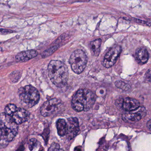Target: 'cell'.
<instances>
[{
	"label": "cell",
	"instance_id": "obj_15",
	"mask_svg": "<svg viewBox=\"0 0 151 151\" xmlns=\"http://www.w3.org/2000/svg\"><path fill=\"white\" fill-rule=\"evenodd\" d=\"M101 42V40L99 39L92 41L90 44V47L91 52L92 54L94 56H98L99 54Z\"/></svg>",
	"mask_w": 151,
	"mask_h": 151
},
{
	"label": "cell",
	"instance_id": "obj_14",
	"mask_svg": "<svg viewBox=\"0 0 151 151\" xmlns=\"http://www.w3.org/2000/svg\"><path fill=\"white\" fill-rule=\"evenodd\" d=\"M136 57L139 63L142 64H145L148 61L149 54L145 48L140 47L136 51Z\"/></svg>",
	"mask_w": 151,
	"mask_h": 151
},
{
	"label": "cell",
	"instance_id": "obj_20",
	"mask_svg": "<svg viewBox=\"0 0 151 151\" xmlns=\"http://www.w3.org/2000/svg\"><path fill=\"white\" fill-rule=\"evenodd\" d=\"M146 78L149 82H151V69L148 70L145 74Z\"/></svg>",
	"mask_w": 151,
	"mask_h": 151
},
{
	"label": "cell",
	"instance_id": "obj_3",
	"mask_svg": "<svg viewBox=\"0 0 151 151\" xmlns=\"http://www.w3.org/2000/svg\"><path fill=\"white\" fill-rule=\"evenodd\" d=\"M48 74L52 83L57 87H63L67 84L69 73L66 64L59 60H52L48 66Z\"/></svg>",
	"mask_w": 151,
	"mask_h": 151
},
{
	"label": "cell",
	"instance_id": "obj_19",
	"mask_svg": "<svg viewBox=\"0 0 151 151\" xmlns=\"http://www.w3.org/2000/svg\"><path fill=\"white\" fill-rule=\"evenodd\" d=\"M38 143L39 142L36 139L32 138L30 139L29 142V147L31 151H32L35 147L37 146Z\"/></svg>",
	"mask_w": 151,
	"mask_h": 151
},
{
	"label": "cell",
	"instance_id": "obj_9",
	"mask_svg": "<svg viewBox=\"0 0 151 151\" xmlns=\"http://www.w3.org/2000/svg\"><path fill=\"white\" fill-rule=\"evenodd\" d=\"M68 132L66 135L69 140H71L78 134L79 131V123L76 117H70L67 119Z\"/></svg>",
	"mask_w": 151,
	"mask_h": 151
},
{
	"label": "cell",
	"instance_id": "obj_4",
	"mask_svg": "<svg viewBox=\"0 0 151 151\" xmlns=\"http://www.w3.org/2000/svg\"><path fill=\"white\" fill-rule=\"evenodd\" d=\"M18 95L23 106L30 108L39 101L40 96L38 90L32 86L27 85L19 89Z\"/></svg>",
	"mask_w": 151,
	"mask_h": 151
},
{
	"label": "cell",
	"instance_id": "obj_12",
	"mask_svg": "<svg viewBox=\"0 0 151 151\" xmlns=\"http://www.w3.org/2000/svg\"><path fill=\"white\" fill-rule=\"evenodd\" d=\"M140 104L139 101L132 98H125L123 101V108L127 112L135 110L138 108Z\"/></svg>",
	"mask_w": 151,
	"mask_h": 151
},
{
	"label": "cell",
	"instance_id": "obj_5",
	"mask_svg": "<svg viewBox=\"0 0 151 151\" xmlns=\"http://www.w3.org/2000/svg\"><path fill=\"white\" fill-rule=\"evenodd\" d=\"M87 63V57L85 52L78 49L70 55L69 63L72 70L76 74L82 73L85 68Z\"/></svg>",
	"mask_w": 151,
	"mask_h": 151
},
{
	"label": "cell",
	"instance_id": "obj_1",
	"mask_svg": "<svg viewBox=\"0 0 151 151\" xmlns=\"http://www.w3.org/2000/svg\"><path fill=\"white\" fill-rule=\"evenodd\" d=\"M0 119V144L1 147H5L17 135L18 126L13 121L11 116L7 115L5 113L1 114Z\"/></svg>",
	"mask_w": 151,
	"mask_h": 151
},
{
	"label": "cell",
	"instance_id": "obj_8",
	"mask_svg": "<svg viewBox=\"0 0 151 151\" xmlns=\"http://www.w3.org/2000/svg\"><path fill=\"white\" fill-rule=\"evenodd\" d=\"M61 102V100L56 98L45 101L40 107V114L45 117L52 115L57 109L58 106L60 105Z\"/></svg>",
	"mask_w": 151,
	"mask_h": 151
},
{
	"label": "cell",
	"instance_id": "obj_17",
	"mask_svg": "<svg viewBox=\"0 0 151 151\" xmlns=\"http://www.w3.org/2000/svg\"><path fill=\"white\" fill-rule=\"evenodd\" d=\"M115 84L118 88L122 89L124 91H127L129 89V85L125 83L122 81H117L116 83Z\"/></svg>",
	"mask_w": 151,
	"mask_h": 151
},
{
	"label": "cell",
	"instance_id": "obj_6",
	"mask_svg": "<svg viewBox=\"0 0 151 151\" xmlns=\"http://www.w3.org/2000/svg\"><path fill=\"white\" fill-rule=\"evenodd\" d=\"M147 111L145 107L139 106L133 111L127 112L122 115V119L128 123H133L138 122L145 116Z\"/></svg>",
	"mask_w": 151,
	"mask_h": 151
},
{
	"label": "cell",
	"instance_id": "obj_7",
	"mask_svg": "<svg viewBox=\"0 0 151 151\" xmlns=\"http://www.w3.org/2000/svg\"><path fill=\"white\" fill-rule=\"evenodd\" d=\"M122 48L119 45H116L112 47L107 53L103 61V65L106 68H109L114 64L117 58L122 52Z\"/></svg>",
	"mask_w": 151,
	"mask_h": 151
},
{
	"label": "cell",
	"instance_id": "obj_22",
	"mask_svg": "<svg viewBox=\"0 0 151 151\" xmlns=\"http://www.w3.org/2000/svg\"><path fill=\"white\" fill-rule=\"evenodd\" d=\"M147 128L151 131V120H149L148 121L147 123Z\"/></svg>",
	"mask_w": 151,
	"mask_h": 151
},
{
	"label": "cell",
	"instance_id": "obj_21",
	"mask_svg": "<svg viewBox=\"0 0 151 151\" xmlns=\"http://www.w3.org/2000/svg\"><path fill=\"white\" fill-rule=\"evenodd\" d=\"M12 32V31L8 30L1 29V34H5L7 33H11Z\"/></svg>",
	"mask_w": 151,
	"mask_h": 151
},
{
	"label": "cell",
	"instance_id": "obj_13",
	"mask_svg": "<svg viewBox=\"0 0 151 151\" xmlns=\"http://www.w3.org/2000/svg\"><path fill=\"white\" fill-rule=\"evenodd\" d=\"M58 135L60 137L66 136L68 132V124L67 122L63 119H59L56 123Z\"/></svg>",
	"mask_w": 151,
	"mask_h": 151
},
{
	"label": "cell",
	"instance_id": "obj_10",
	"mask_svg": "<svg viewBox=\"0 0 151 151\" xmlns=\"http://www.w3.org/2000/svg\"><path fill=\"white\" fill-rule=\"evenodd\" d=\"M30 116L29 112L25 109L19 108L11 116L12 120L17 125L22 124L28 121Z\"/></svg>",
	"mask_w": 151,
	"mask_h": 151
},
{
	"label": "cell",
	"instance_id": "obj_2",
	"mask_svg": "<svg viewBox=\"0 0 151 151\" xmlns=\"http://www.w3.org/2000/svg\"><path fill=\"white\" fill-rule=\"evenodd\" d=\"M95 101L96 95L93 92L89 89H80L72 97L71 106L77 112H86L92 107Z\"/></svg>",
	"mask_w": 151,
	"mask_h": 151
},
{
	"label": "cell",
	"instance_id": "obj_16",
	"mask_svg": "<svg viewBox=\"0 0 151 151\" xmlns=\"http://www.w3.org/2000/svg\"><path fill=\"white\" fill-rule=\"evenodd\" d=\"M17 106L14 104H9L6 106L5 108V114L9 116H12L17 110Z\"/></svg>",
	"mask_w": 151,
	"mask_h": 151
},
{
	"label": "cell",
	"instance_id": "obj_11",
	"mask_svg": "<svg viewBox=\"0 0 151 151\" xmlns=\"http://www.w3.org/2000/svg\"><path fill=\"white\" fill-rule=\"evenodd\" d=\"M38 54V52L34 50L24 51L19 53L16 55L15 57L16 60L18 62L27 61L35 58Z\"/></svg>",
	"mask_w": 151,
	"mask_h": 151
},
{
	"label": "cell",
	"instance_id": "obj_23",
	"mask_svg": "<svg viewBox=\"0 0 151 151\" xmlns=\"http://www.w3.org/2000/svg\"><path fill=\"white\" fill-rule=\"evenodd\" d=\"M24 151V147L23 145L21 146L20 147L17 149L16 151Z\"/></svg>",
	"mask_w": 151,
	"mask_h": 151
},
{
	"label": "cell",
	"instance_id": "obj_18",
	"mask_svg": "<svg viewBox=\"0 0 151 151\" xmlns=\"http://www.w3.org/2000/svg\"><path fill=\"white\" fill-rule=\"evenodd\" d=\"M48 151H64L63 149L60 148L59 144L58 143H52V145L50 146V147L48 149Z\"/></svg>",
	"mask_w": 151,
	"mask_h": 151
}]
</instances>
